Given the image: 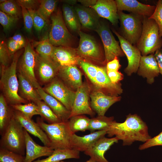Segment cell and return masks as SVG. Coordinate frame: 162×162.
Returning <instances> with one entry per match:
<instances>
[{"label":"cell","mask_w":162,"mask_h":162,"mask_svg":"<svg viewBox=\"0 0 162 162\" xmlns=\"http://www.w3.org/2000/svg\"><path fill=\"white\" fill-rule=\"evenodd\" d=\"M107 134L110 137L115 136L118 140H122L123 146L130 145L137 141L145 142L152 138L146 124L136 114H129L122 123L113 121Z\"/></svg>","instance_id":"1"},{"label":"cell","mask_w":162,"mask_h":162,"mask_svg":"<svg viewBox=\"0 0 162 162\" xmlns=\"http://www.w3.org/2000/svg\"><path fill=\"white\" fill-rule=\"evenodd\" d=\"M21 51L16 52L13 56L10 65L1 66L0 86L8 104L10 106L29 102L22 98L18 94L19 81L16 73L17 63Z\"/></svg>","instance_id":"2"},{"label":"cell","mask_w":162,"mask_h":162,"mask_svg":"<svg viewBox=\"0 0 162 162\" xmlns=\"http://www.w3.org/2000/svg\"><path fill=\"white\" fill-rule=\"evenodd\" d=\"M142 56L153 54L162 46L158 26L153 19L143 16L141 34L136 45Z\"/></svg>","instance_id":"3"},{"label":"cell","mask_w":162,"mask_h":162,"mask_svg":"<svg viewBox=\"0 0 162 162\" xmlns=\"http://www.w3.org/2000/svg\"><path fill=\"white\" fill-rule=\"evenodd\" d=\"M37 122L46 134L50 142L51 147L53 149H72L70 141L73 133L70 129L68 121L47 124L42 118H38Z\"/></svg>","instance_id":"4"},{"label":"cell","mask_w":162,"mask_h":162,"mask_svg":"<svg viewBox=\"0 0 162 162\" xmlns=\"http://www.w3.org/2000/svg\"><path fill=\"white\" fill-rule=\"evenodd\" d=\"M0 148L24 156L26 154L24 129L14 117L1 134Z\"/></svg>","instance_id":"5"},{"label":"cell","mask_w":162,"mask_h":162,"mask_svg":"<svg viewBox=\"0 0 162 162\" xmlns=\"http://www.w3.org/2000/svg\"><path fill=\"white\" fill-rule=\"evenodd\" d=\"M50 18L52 24L48 37L51 43L55 46L71 47L73 37L66 27L60 9L53 13Z\"/></svg>","instance_id":"6"},{"label":"cell","mask_w":162,"mask_h":162,"mask_svg":"<svg viewBox=\"0 0 162 162\" xmlns=\"http://www.w3.org/2000/svg\"><path fill=\"white\" fill-rule=\"evenodd\" d=\"M121 35L132 44L136 45L141 34L143 16L132 13L127 14L118 10Z\"/></svg>","instance_id":"7"},{"label":"cell","mask_w":162,"mask_h":162,"mask_svg":"<svg viewBox=\"0 0 162 162\" xmlns=\"http://www.w3.org/2000/svg\"><path fill=\"white\" fill-rule=\"evenodd\" d=\"M94 31L100 36L103 44L105 62L107 63L115 57L125 56L119 42L116 40L107 25L100 22Z\"/></svg>","instance_id":"8"},{"label":"cell","mask_w":162,"mask_h":162,"mask_svg":"<svg viewBox=\"0 0 162 162\" xmlns=\"http://www.w3.org/2000/svg\"><path fill=\"white\" fill-rule=\"evenodd\" d=\"M80 39L79 45L76 49L81 58L98 62H105L100 47L92 36L81 31L78 32Z\"/></svg>","instance_id":"9"},{"label":"cell","mask_w":162,"mask_h":162,"mask_svg":"<svg viewBox=\"0 0 162 162\" xmlns=\"http://www.w3.org/2000/svg\"><path fill=\"white\" fill-rule=\"evenodd\" d=\"M37 55L32 46L27 40L18 68L19 72L28 80L36 89L40 86L35 75Z\"/></svg>","instance_id":"10"},{"label":"cell","mask_w":162,"mask_h":162,"mask_svg":"<svg viewBox=\"0 0 162 162\" xmlns=\"http://www.w3.org/2000/svg\"><path fill=\"white\" fill-rule=\"evenodd\" d=\"M43 88L46 92L55 98L68 110L71 111L75 98L76 92L56 78Z\"/></svg>","instance_id":"11"},{"label":"cell","mask_w":162,"mask_h":162,"mask_svg":"<svg viewBox=\"0 0 162 162\" xmlns=\"http://www.w3.org/2000/svg\"><path fill=\"white\" fill-rule=\"evenodd\" d=\"M113 31L118 38L121 48L127 58L128 65L124 71L130 76L138 70L142 56L141 52L136 45L132 44L115 30Z\"/></svg>","instance_id":"12"},{"label":"cell","mask_w":162,"mask_h":162,"mask_svg":"<svg viewBox=\"0 0 162 162\" xmlns=\"http://www.w3.org/2000/svg\"><path fill=\"white\" fill-rule=\"evenodd\" d=\"M90 88L86 83H84L76 92L75 100L70 111V118L75 116L94 115L89 102Z\"/></svg>","instance_id":"13"},{"label":"cell","mask_w":162,"mask_h":162,"mask_svg":"<svg viewBox=\"0 0 162 162\" xmlns=\"http://www.w3.org/2000/svg\"><path fill=\"white\" fill-rule=\"evenodd\" d=\"M59 66L51 58L37 53L35 72L39 79L44 83L50 82L58 74Z\"/></svg>","instance_id":"14"},{"label":"cell","mask_w":162,"mask_h":162,"mask_svg":"<svg viewBox=\"0 0 162 162\" xmlns=\"http://www.w3.org/2000/svg\"><path fill=\"white\" fill-rule=\"evenodd\" d=\"M94 85L98 90L108 95L118 96L123 92L120 83L115 84L111 82L105 67H98Z\"/></svg>","instance_id":"15"},{"label":"cell","mask_w":162,"mask_h":162,"mask_svg":"<svg viewBox=\"0 0 162 162\" xmlns=\"http://www.w3.org/2000/svg\"><path fill=\"white\" fill-rule=\"evenodd\" d=\"M91 107L99 116H104L109 107L114 103L120 100L121 97L107 95L98 90L90 94Z\"/></svg>","instance_id":"16"},{"label":"cell","mask_w":162,"mask_h":162,"mask_svg":"<svg viewBox=\"0 0 162 162\" xmlns=\"http://www.w3.org/2000/svg\"><path fill=\"white\" fill-rule=\"evenodd\" d=\"M24 132L26 149L24 162H33L37 158L43 156L48 157L52 154L54 149L51 147L38 144L24 129Z\"/></svg>","instance_id":"17"},{"label":"cell","mask_w":162,"mask_h":162,"mask_svg":"<svg viewBox=\"0 0 162 162\" xmlns=\"http://www.w3.org/2000/svg\"><path fill=\"white\" fill-rule=\"evenodd\" d=\"M51 58L59 66L78 64L81 58L76 49L68 46H55Z\"/></svg>","instance_id":"18"},{"label":"cell","mask_w":162,"mask_h":162,"mask_svg":"<svg viewBox=\"0 0 162 162\" xmlns=\"http://www.w3.org/2000/svg\"><path fill=\"white\" fill-rule=\"evenodd\" d=\"M118 10H125L136 15L150 17L154 13L156 5L145 4L136 0H115Z\"/></svg>","instance_id":"19"},{"label":"cell","mask_w":162,"mask_h":162,"mask_svg":"<svg viewBox=\"0 0 162 162\" xmlns=\"http://www.w3.org/2000/svg\"><path fill=\"white\" fill-rule=\"evenodd\" d=\"M14 116L28 133L38 137L44 146L51 147L50 142L47 136L37 122H35L32 119L15 110Z\"/></svg>","instance_id":"20"},{"label":"cell","mask_w":162,"mask_h":162,"mask_svg":"<svg viewBox=\"0 0 162 162\" xmlns=\"http://www.w3.org/2000/svg\"><path fill=\"white\" fill-rule=\"evenodd\" d=\"M137 72L139 75L146 78L148 83L152 84L154 83L155 78L158 76L160 73L153 54L142 56Z\"/></svg>","instance_id":"21"},{"label":"cell","mask_w":162,"mask_h":162,"mask_svg":"<svg viewBox=\"0 0 162 162\" xmlns=\"http://www.w3.org/2000/svg\"><path fill=\"white\" fill-rule=\"evenodd\" d=\"M118 140L116 137L109 138L104 136L98 140L84 153L98 162H110L105 158L104 154Z\"/></svg>","instance_id":"22"},{"label":"cell","mask_w":162,"mask_h":162,"mask_svg":"<svg viewBox=\"0 0 162 162\" xmlns=\"http://www.w3.org/2000/svg\"><path fill=\"white\" fill-rule=\"evenodd\" d=\"M100 17L109 20L114 26L118 22V10L116 2L113 0H98L91 8Z\"/></svg>","instance_id":"23"},{"label":"cell","mask_w":162,"mask_h":162,"mask_svg":"<svg viewBox=\"0 0 162 162\" xmlns=\"http://www.w3.org/2000/svg\"><path fill=\"white\" fill-rule=\"evenodd\" d=\"M58 74L70 89L76 90L83 84L82 74L76 65L59 67Z\"/></svg>","instance_id":"24"},{"label":"cell","mask_w":162,"mask_h":162,"mask_svg":"<svg viewBox=\"0 0 162 162\" xmlns=\"http://www.w3.org/2000/svg\"><path fill=\"white\" fill-rule=\"evenodd\" d=\"M107 134L106 130L98 131L82 136L73 134L71 138L72 149L80 152H85L91 147L98 140Z\"/></svg>","instance_id":"25"},{"label":"cell","mask_w":162,"mask_h":162,"mask_svg":"<svg viewBox=\"0 0 162 162\" xmlns=\"http://www.w3.org/2000/svg\"><path fill=\"white\" fill-rule=\"evenodd\" d=\"M41 100L51 109L55 114L62 122L68 121L70 118V111L61 102L46 92L40 86L36 89Z\"/></svg>","instance_id":"26"},{"label":"cell","mask_w":162,"mask_h":162,"mask_svg":"<svg viewBox=\"0 0 162 162\" xmlns=\"http://www.w3.org/2000/svg\"><path fill=\"white\" fill-rule=\"evenodd\" d=\"M81 26L86 29L95 30L100 23V17L92 8L77 5L74 7Z\"/></svg>","instance_id":"27"},{"label":"cell","mask_w":162,"mask_h":162,"mask_svg":"<svg viewBox=\"0 0 162 162\" xmlns=\"http://www.w3.org/2000/svg\"><path fill=\"white\" fill-rule=\"evenodd\" d=\"M18 74L19 89L21 97L29 102L35 104L38 101L42 100L36 89L30 82L20 73Z\"/></svg>","instance_id":"28"},{"label":"cell","mask_w":162,"mask_h":162,"mask_svg":"<svg viewBox=\"0 0 162 162\" xmlns=\"http://www.w3.org/2000/svg\"><path fill=\"white\" fill-rule=\"evenodd\" d=\"M63 16L66 26L72 31L78 32L81 25L74 8L64 3L62 6Z\"/></svg>","instance_id":"29"},{"label":"cell","mask_w":162,"mask_h":162,"mask_svg":"<svg viewBox=\"0 0 162 162\" xmlns=\"http://www.w3.org/2000/svg\"><path fill=\"white\" fill-rule=\"evenodd\" d=\"M80 152L73 149L57 148L47 158L38 159L33 162H58L64 160L80 158Z\"/></svg>","instance_id":"30"},{"label":"cell","mask_w":162,"mask_h":162,"mask_svg":"<svg viewBox=\"0 0 162 162\" xmlns=\"http://www.w3.org/2000/svg\"><path fill=\"white\" fill-rule=\"evenodd\" d=\"M14 110L8 106L6 99L1 94L0 96V134L6 128L14 116Z\"/></svg>","instance_id":"31"},{"label":"cell","mask_w":162,"mask_h":162,"mask_svg":"<svg viewBox=\"0 0 162 162\" xmlns=\"http://www.w3.org/2000/svg\"><path fill=\"white\" fill-rule=\"evenodd\" d=\"M82 115L71 117L68 120L69 128L73 133L75 134L78 131L84 132L88 130L90 119Z\"/></svg>","instance_id":"32"},{"label":"cell","mask_w":162,"mask_h":162,"mask_svg":"<svg viewBox=\"0 0 162 162\" xmlns=\"http://www.w3.org/2000/svg\"><path fill=\"white\" fill-rule=\"evenodd\" d=\"M113 119L114 118L112 117L98 116L97 117L90 119L88 130L91 133L96 130L107 131L113 121Z\"/></svg>","instance_id":"33"},{"label":"cell","mask_w":162,"mask_h":162,"mask_svg":"<svg viewBox=\"0 0 162 162\" xmlns=\"http://www.w3.org/2000/svg\"><path fill=\"white\" fill-rule=\"evenodd\" d=\"M38 108L40 115L49 124L62 122L50 107L44 101L39 100L36 103Z\"/></svg>","instance_id":"34"},{"label":"cell","mask_w":162,"mask_h":162,"mask_svg":"<svg viewBox=\"0 0 162 162\" xmlns=\"http://www.w3.org/2000/svg\"><path fill=\"white\" fill-rule=\"evenodd\" d=\"M58 1L41 0L37 10L40 15L48 22L55 10Z\"/></svg>","instance_id":"35"},{"label":"cell","mask_w":162,"mask_h":162,"mask_svg":"<svg viewBox=\"0 0 162 162\" xmlns=\"http://www.w3.org/2000/svg\"><path fill=\"white\" fill-rule=\"evenodd\" d=\"M36 43V52L41 56L51 58L55 46L50 42L49 37L47 36Z\"/></svg>","instance_id":"36"},{"label":"cell","mask_w":162,"mask_h":162,"mask_svg":"<svg viewBox=\"0 0 162 162\" xmlns=\"http://www.w3.org/2000/svg\"><path fill=\"white\" fill-rule=\"evenodd\" d=\"M10 106L14 110L20 112L31 119L34 115H40L37 105L33 102H29L24 104H17Z\"/></svg>","instance_id":"37"},{"label":"cell","mask_w":162,"mask_h":162,"mask_svg":"<svg viewBox=\"0 0 162 162\" xmlns=\"http://www.w3.org/2000/svg\"><path fill=\"white\" fill-rule=\"evenodd\" d=\"M26 41L20 34H15L8 40L7 46L11 57L18 50L25 47Z\"/></svg>","instance_id":"38"},{"label":"cell","mask_w":162,"mask_h":162,"mask_svg":"<svg viewBox=\"0 0 162 162\" xmlns=\"http://www.w3.org/2000/svg\"><path fill=\"white\" fill-rule=\"evenodd\" d=\"M16 2L13 0H5L0 4L1 10L11 16L18 17L21 12Z\"/></svg>","instance_id":"39"},{"label":"cell","mask_w":162,"mask_h":162,"mask_svg":"<svg viewBox=\"0 0 162 162\" xmlns=\"http://www.w3.org/2000/svg\"><path fill=\"white\" fill-rule=\"evenodd\" d=\"M25 156L0 148V162H24Z\"/></svg>","instance_id":"40"},{"label":"cell","mask_w":162,"mask_h":162,"mask_svg":"<svg viewBox=\"0 0 162 162\" xmlns=\"http://www.w3.org/2000/svg\"><path fill=\"white\" fill-rule=\"evenodd\" d=\"M78 64L83 70L91 82L94 84L98 66L81 59L79 61Z\"/></svg>","instance_id":"41"},{"label":"cell","mask_w":162,"mask_h":162,"mask_svg":"<svg viewBox=\"0 0 162 162\" xmlns=\"http://www.w3.org/2000/svg\"><path fill=\"white\" fill-rule=\"evenodd\" d=\"M33 20V26L37 31L40 32L45 26L46 21L38 12L37 10H28Z\"/></svg>","instance_id":"42"},{"label":"cell","mask_w":162,"mask_h":162,"mask_svg":"<svg viewBox=\"0 0 162 162\" xmlns=\"http://www.w3.org/2000/svg\"><path fill=\"white\" fill-rule=\"evenodd\" d=\"M19 18L11 16L0 11V23L4 30H9L15 24Z\"/></svg>","instance_id":"43"},{"label":"cell","mask_w":162,"mask_h":162,"mask_svg":"<svg viewBox=\"0 0 162 162\" xmlns=\"http://www.w3.org/2000/svg\"><path fill=\"white\" fill-rule=\"evenodd\" d=\"M156 7L153 14L149 19H153L157 24L159 28V36L162 37V0H158L156 5Z\"/></svg>","instance_id":"44"},{"label":"cell","mask_w":162,"mask_h":162,"mask_svg":"<svg viewBox=\"0 0 162 162\" xmlns=\"http://www.w3.org/2000/svg\"><path fill=\"white\" fill-rule=\"evenodd\" d=\"M11 57L7 45L4 41L0 42V62L1 66L9 65Z\"/></svg>","instance_id":"45"},{"label":"cell","mask_w":162,"mask_h":162,"mask_svg":"<svg viewBox=\"0 0 162 162\" xmlns=\"http://www.w3.org/2000/svg\"><path fill=\"white\" fill-rule=\"evenodd\" d=\"M23 16L24 27L27 32L31 33L33 26L32 18L27 9L22 6H20Z\"/></svg>","instance_id":"46"},{"label":"cell","mask_w":162,"mask_h":162,"mask_svg":"<svg viewBox=\"0 0 162 162\" xmlns=\"http://www.w3.org/2000/svg\"><path fill=\"white\" fill-rule=\"evenodd\" d=\"M157 146H162V131L158 135L151 138L144 144L140 145L139 148L142 150Z\"/></svg>","instance_id":"47"},{"label":"cell","mask_w":162,"mask_h":162,"mask_svg":"<svg viewBox=\"0 0 162 162\" xmlns=\"http://www.w3.org/2000/svg\"><path fill=\"white\" fill-rule=\"evenodd\" d=\"M16 2L19 6H22L27 10H37L40 4V0H18Z\"/></svg>","instance_id":"48"},{"label":"cell","mask_w":162,"mask_h":162,"mask_svg":"<svg viewBox=\"0 0 162 162\" xmlns=\"http://www.w3.org/2000/svg\"><path fill=\"white\" fill-rule=\"evenodd\" d=\"M107 75L111 82L113 84H118L123 78V75L118 71L107 70Z\"/></svg>","instance_id":"49"},{"label":"cell","mask_w":162,"mask_h":162,"mask_svg":"<svg viewBox=\"0 0 162 162\" xmlns=\"http://www.w3.org/2000/svg\"><path fill=\"white\" fill-rule=\"evenodd\" d=\"M121 67L118 57H116L107 63L106 68L107 70L118 71Z\"/></svg>","instance_id":"50"},{"label":"cell","mask_w":162,"mask_h":162,"mask_svg":"<svg viewBox=\"0 0 162 162\" xmlns=\"http://www.w3.org/2000/svg\"><path fill=\"white\" fill-rule=\"evenodd\" d=\"M154 55L157 63L160 73L162 75V49L157 50Z\"/></svg>","instance_id":"51"},{"label":"cell","mask_w":162,"mask_h":162,"mask_svg":"<svg viewBox=\"0 0 162 162\" xmlns=\"http://www.w3.org/2000/svg\"><path fill=\"white\" fill-rule=\"evenodd\" d=\"M77 1L84 6L88 8H91L96 4L97 0H78Z\"/></svg>","instance_id":"52"},{"label":"cell","mask_w":162,"mask_h":162,"mask_svg":"<svg viewBox=\"0 0 162 162\" xmlns=\"http://www.w3.org/2000/svg\"><path fill=\"white\" fill-rule=\"evenodd\" d=\"M77 1L76 0H65L64 1V2H65V3L69 4L70 5H74L76 4V3Z\"/></svg>","instance_id":"53"},{"label":"cell","mask_w":162,"mask_h":162,"mask_svg":"<svg viewBox=\"0 0 162 162\" xmlns=\"http://www.w3.org/2000/svg\"><path fill=\"white\" fill-rule=\"evenodd\" d=\"M58 162H66L63 160L60 161ZM85 162H98L92 159V158H90L89 160Z\"/></svg>","instance_id":"54"}]
</instances>
